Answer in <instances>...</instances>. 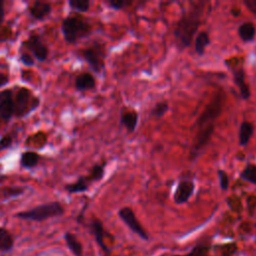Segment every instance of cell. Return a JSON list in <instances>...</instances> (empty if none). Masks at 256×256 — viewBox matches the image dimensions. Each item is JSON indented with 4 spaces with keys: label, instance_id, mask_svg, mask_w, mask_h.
<instances>
[{
    "label": "cell",
    "instance_id": "obj_1",
    "mask_svg": "<svg viewBox=\"0 0 256 256\" xmlns=\"http://www.w3.org/2000/svg\"><path fill=\"white\" fill-rule=\"evenodd\" d=\"M203 11V2L191 3L189 9L183 13L180 19L177 21L173 29V36L179 49L183 50L191 45L194 36L201 25Z\"/></svg>",
    "mask_w": 256,
    "mask_h": 256
},
{
    "label": "cell",
    "instance_id": "obj_2",
    "mask_svg": "<svg viewBox=\"0 0 256 256\" xmlns=\"http://www.w3.org/2000/svg\"><path fill=\"white\" fill-rule=\"evenodd\" d=\"M225 98V93L222 90L218 91L213 96L209 103L204 107L200 116L197 118L195 122L196 130L206 127H215V122L222 113Z\"/></svg>",
    "mask_w": 256,
    "mask_h": 256
},
{
    "label": "cell",
    "instance_id": "obj_3",
    "mask_svg": "<svg viewBox=\"0 0 256 256\" xmlns=\"http://www.w3.org/2000/svg\"><path fill=\"white\" fill-rule=\"evenodd\" d=\"M61 30L65 41L73 44L79 39L87 37L91 33V26L82 17L73 15L63 20Z\"/></svg>",
    "mask_w": 256,
    "mask_h": 256
},
{
    "label": "cell",
    "instance_id": "obj_4",
    "mask_svg": "<svg viewBox=\"0 0 256 256\" xmlns=\"http://www.w3.org/2000/svg\"><path fill=\"white\" fill-rule=\"evenodd\" d=\"M63 213H64V208L61 205V203L57 201H53L50 203L38 205L27 211H21L17 213L15 216L23 220L39 222V221L46 220L48 218L61 216L63 215Z\"/></svg>",
    "mask_w": 256,
    "mask_h": 256
},
{
    "label": "cell",
    "instance_id": "obj_5",
    "mask_svg": "<svg viewBox=\"0 0 256 256\" xmlns=\"http://www.w3.org/2000/svg\"><path fill=\"white\" fill-rule=\"evenodd\" d=\"M13 101L14 115L17 117H23L29 114L39 105V99L32 98L31 91L25 87H20L18 89L15 97H13Z\"/></svg>",
    "mask_w": 256,
    "mask_h": 256
},
{
    "label": "cell",
    "instance_id": "obj_6",
    "mask_svg": "<svg viewBox=\"0 0 256 256\" xmlns=\"http://www.w3.org/2000/svg\"><path fill=\"white\" fill-rule=\"evenodd\" d=\"M81 55L94 72L100 73L104 69L105 53L101 44L94 43L92 46L83 49Z\"/></svg>",
    "mask_w": 256,
    "mask_h": 256
},
{
    "label": "cell",
    "instance_id": "obj_7",
    "mask_svg": "<svg viewBox=\"0 0 256 256\" xmlns=\"http://www.w3.org/2000/svg\"><path fill=\"white\" fill-rule=\"evenodd\" d=\"M118 215H119L120 219L128 226V228L132 232L137 234L141 239H143V240H148L149 239L148 233L143 228V226L140 224V222L138 221L134 211L130 207H122L118 211Z\"/></svg>",
    "mask_w": 256,
    "mask_h": 256
},
{
    "label": "cell",
    "instance_id": "obj_8",
    "mask_svg": "<svg viewBox=\"0 0 256 256\" xmlns=\"http://www.w3.org/2000/svg\"><path fill=\"white\" fill-rule=\"evenodd\" d=\"M23 45L29 49L33 56L40 62H43L48 57V48L41 41V38L37 34H31Z\"/></svg>",
    "mask_w": 256,
    "mask_h": 256
},
{
    "label": "cell",
    "instance_id": "obj_9",
    "mask_svg": "<svg viewBox=\"0 0 256 256\" xmlns=\"http://www.w3.org/2000/svg\"><path fill=\"white\" fill-rule=\"evenodd\" d=\"M194 190H195V184L192 180L184 179L179 181L173 195L174 202L179 205L188 202V200L193 195Z\"/></svg>",
    "mask_w": 256,
    "mask_h": 256
},
{
    "label": "cell",
    "instance_id": "obj_10",
    "mask_svg": "<svg viewBox=\"0 0 256 256\" xmlns=\"http://www.w3.org/2000/svg\"><path fill=\"white\" fill-rule=\"evenodd\" d=\"M14 115L13 93L9 89L0 91V118L9 121Z\"/></svg>",
    "mask_w": 256,
    "mask_h": 256
},
{
    "label": "cell",
    "instance_id": "obj_11",
    "mask_svg": "<svg viewBox=\"0 0 256 256\" xmlns=\"http://www.w3.org/2000/svg\"><path fill=\"white\" fill-rule=\"evenodd\" d=\"M233 80L235 85L238 87L241 98L244 100H248L251 96V91L249 88V85L246 82V77H245V72L242 67L234 69L233 72Z\"/></svg>",
    "mask_w": 256,
    "mask_h": 256
},
{
    "label": "cell",
    "instance_id": "obj_12",
    "mask_svg": "<svg viewBox=\"0 0 256 256\" xmlns=\"http://www.w3.org/2000/svg\"><path fill=\"white\" fill-rule=\"evenodd\" d=\"M90 229L93 233L96 242L100 246V248L103 250V253L105 256H110V250L104 243V227L103 223L99 219H93L90 223Z\"/></svg>",
    "mask_w": 256,
    "mask_h": 256
},
{
    "label": "cell",
    "instance_id": "obj_13",
    "mask_svg": "<svg viewBox=\"0 0 256 256\" xmlns=\"http://www.w3.org/2000/svg\"><path fill=\"white\" fill-rule=\"evenodd\" d=\"M139 114L135 110L122 109L120 114V124L124 126L129 133H133L138 125Z\"/></svg>",
    "mask_w": 256,
    "mask_h": 256
},
{
    "label": "cell",
    "instance_id": "obj_14",
    "mask_svg": "<svg viewBox=\"0 0 256 256\" xmlns=\"http://www.w3.org/2000/svg\"><path fill=\"white\" fill-rule=\"evenodd\" d=\"M51 11H52V7L50 3L41 2V1H35L32 4V6H30L29 8L30 15L36 20L45 19L50 15Z\"/></svg>",
    "mask_w": 256,
    "mask_h": 256
},
{
    "label": "cell",
    "instance_id": "obj_15",
    "mask_svg": "<svg viewBox=\"0 0 256 256\" xmlns=\"http://www.w3.org/2000/svg\"><path fill=\"white\" fill-rule=\"evenodd\" d=\"M96 81L94 76L89 72L79 74L75 79V88L78 91H86L95 88Z\"/></svg>",
    "mask_w": 256,
    "mask_h": 256
},
{
    "label": "cell",
    "instance_id": "obj_16",
    "mask_svg": "<svg viewBox=\"0 0 256 256\" xmlns=\"http://www.w3.org/2000/svg\"><path fill=\"white\" fill-rule=\"evenodd\" d=\"M238 36L244 43H250L254 40L256 35V27L253 22L246 21L238 27Z\"/></svg>",
    "mask_w": 256,
    "mask_h": 256
},
{
    "label": "cell",
    "instance_id": "obj_17",
    "mask_svg": "<svg viewBox=\"0 0 256 256\" xmlns=\"http://www.w3.org/2000/svg\"><path fill=\"white\" fill-rule=\"evenodd\" d=\"M254 134V125L253 123L243 120L240 127H239V145L246 146L250 139Z\"/></svg>",
    "mask_w": 256,
    "mask_h": 256
},
{
    "label": "cell",
    "instance_id": "obj_18",
    "mask_svg": "<svg viewBox=\"0 0 256 256\" xmlns=\"http://www.w3.org/2000/svg\"><path fill=\"white\" fill-rule=\"evenodd\" d=\"M211 40L209 34L206 31H200L194 39V50L197 55L202 56L205 53L206 47L210 45Z\"/></svg>",
    "mask_w": 256,
    "mask_h": 256
},
{
    "label": "cell",
    "instance_id": "obj_19",
    "mask_svg": "<svg viewBox=\"0 0 256 256\" xmlns=\"http://www.w3.org/2000/svg\"><path fill=\"white\" fill-rule=\"evenodd\" d=\"M64 239L66 241V244L70 251L75 256H83V248L81 243L77 240L76 236L70 232H67L64 234Z\"/></svg>",
    "mask_w": 256,
    "mask_h": 256
},
{
    "label": "cell",
    "instance_id": "obj_20",
    "mask_svg": "<svg viewBox=\"0 0 256 256\" xmlns=\"http://www.w3.org/2000/svg\"><path fill=\"white\" fill-rule=\"evenodd\" d=\"M88 188H89V182L86 176H80L74 183H70L65 186V189L69 193L85 192L88 190Z\"/></svg>",
    "mask_w": 256,
    "mask_h": 256
},
{
    "label": "cell",
    "instance_id": "obj_21",
    "mask_svg": "<svg viewBox=\"0 0 256 256\" xmlns=\"http://www.w3.org/2000/svg\"><path fill=\"white\" fill-rule=\"evenodd\" d=\"M40 156L34 151H26L22 153L20 158V164L23 168L35 167L39 162Z\"/></svg>",
    "mask_w": 256,
    "mask_h": 256
},
{
    "label": "cell",
    "instance_id": "obj_22",
    "mask_svg": "<svg viewBox=\"0 0 256 256\" xmlns=\"http://www.w3.org/2000/svg\"><path fill=\"white\" fill-rule=\"evenodd\" d=\"M14 240L11 234L3 227H0V251L8 252L13 248Z\"/></svg>",
    "mask_w": 256,
    "mask_h": 256
},
{
    "label": "cell",
    "instance_id": "obj_23",
    "mask_svg": "<svg viewBox=\"0 0 256 256\" xmlns=\"http://www.w3.org/2000/svg\"><path fill=\"white\" fill-rule=\"evenodd\" d=\"M239 176L242 180L256 185V164L248 163L240 172Z\"/></svg>",
    "mask_w": 256,
    "mask_h": 256
},
{
    "label": "cell",
    "instance_id": "obj_24",
    "mask_svg": "<svg viewBox=\"0 0 256 256\" xmlns=\"http://www.w3.org/2000/svg\"><path fill=\"white\" fill-rule=\"evenodd\" d=\"M105 164H95L92 166L90 173L86 176L88 182H95V181H100L105 173Z\"/></svg>",
    "mask_w": 256,
    "mask_h": 256
},
{
    "label": "cell",
    "instance_id": "obj_25",
    "mask_svg": "<svg viewBox=\"0 0 256 256\" xmlns=\"http://www.w3.org/2000/svg\"><path fill=\"white\" fill-rule=\"evenodd\" d=\"M169 109V104L167 101H161L154 105V107L151 110V115L156 118H161L166 114V112Z\"/></svg>",
    "mask_w": 256,
    "mask_h": 256
},
{
    "label": "cell",
    "instance_id": "obj_26",
    "mask_svg": "<svg viewBox=\"0 0 256 256\" xmlns=\"http://www.w3.org/2000/svg\"><path fill=\"white\" fill-rule=\"evenodd\" d=\"M68 4L71 9L78 12H87L90 7L88 0H69Z\"/></svg>",
    "mask_w": 256,
    "mask_h": 256
},
{
    "label": "cell",
    "instance_id": "obj_27",
    "mask_svg": "<svg viewBox=\"0 0 256 256\" xmlns=\"http://www.w3.org/2000/svg\"><path fill=\"white\" fill-rule=\"evenodd\" d=\"M208 250H209V246L202 243V244L195 245L194 248L190 251V253L186 255H174V256H209Z\"/></svg>",
    "mask_w": 256,
    "mask_h": 256
},
{
    "label": "cell",
    "instance_id": "obj_28",
    "mask_svg": "<svg viewBox=\"0 0 256 256\" xmlns=\"http://www.w3.org/2000/svg\"><path fill=\"white\" fill-rule=\"evenodd\" d=\"M217 175H218V181H219V186L222 191H226L229 188V177L226 171L222 169L217 170Z\"/></svg>",
    "mask_w": 256,
    "mask_h": 256
},
{
    "label": "cell",
    "instance_id": "obj_29",
    "mask_svg": "<svg viewBox=\"0 0 256 256\" xmlns=\"http://www.w3.org/2000/svg\"><path fill=\"white\" fill-rule=\"evenodd\" d=\"M24 190L25 188L24 187H18V186H14V187H8V188H5L3 190V194L6 198H11V197H17L21 194L24 193Z\"/></svg>",
    "mask_w": 256,
    "mask_h": 256
},
{
    "label": "cell",
    "instance_id": "obj_30",
    "mask_svg": "<svg viewBox=\"0 0 256 256\" xmlns=\"http://www.w3.org/2000/svg\"><path fill=\"white\" fill-rule=\"evenodd\" d=\"M107 4L114 10H121L127 5L131 4V1L127 0H108Z\"/></svg>",
    "mask_w": 256,
    "mask_h": 256
},
{
    "label": "cell",
    "instance_id": "obj_31",
    "mask_svg": "<svg viewBox=\"0 0 256 256\" xmlns=\"http://www.w3.org/2000/svg\"><path fill=\"white\" fill-rule=\"evenodd\" d=\"M12 143H13V138H12V136L9 135V134L4 135V136L0 139V151L11 147Z\"/></svg>",
    "mask_w": 256,
    "mask_h": 256
},
{
    "label": "cell",
    "instance_id": "obj_32",
    "mask_svg": "<svg viewBox=\"0 0 256 256\" xmlns=\"http://www.w3.org/2000/svg\"><path fill=\"white\" fill-rule=\"evenodd\" d=\"M20 61L26 65V66H32L34 65V60L32 58V56H30L29 54L27 53H22L21 56H20Z\"/></svg>",
    "mask_w": 256,
    "mask_h": 256
},
{
    "label": "cell",
    "instance_id": "obj_33",
    "mask_svg": "<svg viewBox=\"0 0 256 256\" xmlns=\"http://www.w3.org/2000/svg\"><path fill=\"white\" fill-rule=\"evenodd\" d=\"M243 4L251 13L256 15V0H244Z\"/></svg>",
    "mask_w": 256,
    "mask_h": 256
},
{
    "label": "cell",
    "instance_id": "obj_34",
    "mask_svg": "<svg viewBox=\"0 0 256 256\" xmlns=\"http://www.w3.org/2000/svg\"><path fill=\"white\" fill-rule=\"evenodd\" d=\"M9 83V77L8 75L0 72V87H3Z\"/></svg>",
    "mask_w": 256,
    "mask_h": 256
},
{
    "label": "cell",
    "instance_id": "obj_35",
    "mask_svg": "<svg viewBox=\"0 0 256 256\" xmlns=\"http://www.w3.org/2000/svg\"><path fill=\"white\" fill-rule=\"evenodd\" d=\"M4 15H5V12H4V1L0 0V24H2V22L4 20Z\"/></svg>",
    "mask_w": 256,
    "mask_h": 256
},
{
    "label": "cell",
    "instance_id": "obj_36",
    "mask_svg": "<svg viewBox=\"0 0 256 256\" xmlns=\"http://www.w3.org/2000/svg\"><path fill=\"white\" fill-rule=\"evenodd\" d=\"M231 13L233 14V16H234V17H238V16L240 15V13H241V10H240L239 8L234 7V8L231 10Z\"/></svg>",
    "mask_w": 256,
    "mask_h": 256
},
{
    "label": "cell",
    "instance_id": "obj_37",
    "mask_svg": "<svg viewBox=\"0 0 256 256\" xmlns=\"http://www.w3.org/2000/svg\"><path fill=\"white\" fill-rule=\"evenodd\" d=\"M4 178H5V176H2V177H0V182H1V181H2Z\"/></svg>",
    "mask_w": 256,
    "mask_h": 256
},
{
    "label": "cell",
    "instance_id": "obj_38",
    "mask_svg": "<svg viewBox=\"0 0 256 256\" xmlns=\"http://www.w3.org/2000/svg\"><path fill=\"white\" fill-rule=\"evenodd\" d=\"M1 41H4V40H3V39L1 38V36H0V42H1Z\"/></svg>",
    "mask_w": 256,
    "mask_h": 256
},
{
    "label": "cell",
    "instance_id": "obj_39",
    "mask_svg": "<svg viewBox=\"0 0 256 256\" xmlns=\"http://www.w3.org/2000/svg\"><path fill=\"white\" fill-rule=\"evenodd\" d=\"M255 227H256V224H255Z\"/></svg>",
    "mask_w": 256,
    "mask_h": 256
}]
</instances>
